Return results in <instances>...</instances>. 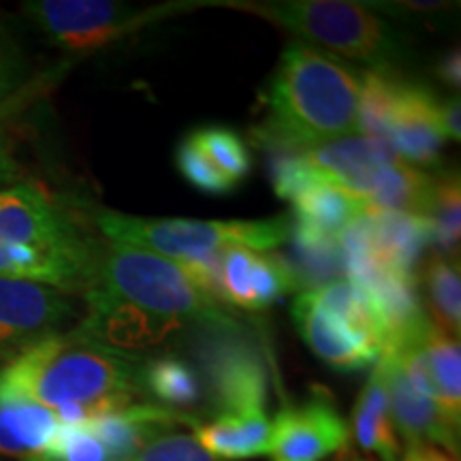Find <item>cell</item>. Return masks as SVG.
Wrapping results in <instances>:
<instances>
[{
	"label": "cell",
	"instance_id": "obj_22",
	"mask_svg": "<svg viewBox=\"0 0 461 461\" xmlns=\"http://www.w3.org/2000/svg\"><path fill=\"white\" fill-rule=\"evenodd\" d=\"M428 372L434 387V402L453 429L461 425V353L459 339L447 336L428 322L423 331Z\"/></svg>",
	"mask_w": 461,
	"mask_h": 461
},
{
	"label": "cell",
	"instance_id": "obj_32",
	"mask_svg": "<svg viewBox=\"0 0 461 461\" xmlns=\"http://www.w3.org/2000/svg\"><path fill=\"white\" fill-rule=\"evenodd\" d=\"M402 461H457V457L438 447L419 442V445H408L406 453L402 455Z\"/></svg>",
	"mask_w": 461,
	"mask_h": 461
},
{
	"label": "cell",
	"instance_id": "obj_30",
	"mask_svg": "<svg viewBox=\"0 0 461 461\" xmlns=\"http://www.w3.org/2000/svg\"><path fill=\"white\" fill-rule=\"evenodd\" d=\"M26 82L24 58L7 37V32L0 28V103L14 96L22 84Z\"/></svg>",
	"mask_w": 461,
	"mask_h": 461
},
{
	"label": "cell",
	"instance_id": "obj_9",
	"mask_svg": "<svg viewBox=\"0 0 461 461\" xmlns=\"http://www.w3.org/2000/svg\"><path fill=\"white\" fill-rule=\"evenodd\" d=\"M203 342V366L218 414L265 408L267 378L255 350L240 339L238 322L210 327Z\"/></svg>",
	"mask_w": 461,
	"mask_h": 461
},
{
	"label": "cell",
	"instance_id": "obj_27",
	"mask_svg": "<svg viewBox=\"0 0 461 461\" xmlns=\"http://www.w3.org/2000/svg\"><path fill=\"white\" fill-rule=\"evenodd\" d=\"M43 461H113L105 445L86 425H60Z\"/></svg>",
	"mask_w": 461,
	"mask_h": 461
},
{
	"label": "cell",
	"instance_id": "obj_18",
	"mask_svg": "<svg viewBox=\"0 0 461 461\" xmlns=\"http://www.w3.org/2000/svg\"><path fill=\"white\" fill-rule=\"evenodd\" d=\"M54 411L28 400H0V453L20 461H43L60 429Z\"/></svg>",
	"mask_w": 461,
	"mask_h": 461
},
{
	"label": "cell",
	"instance_id": "obj_26",
	"mask_svg": "<svg viewBox=\"0 0 461 461\" xmlns=\"http://www.w3.org/2000/svg\"><path fill=\"white\" fill-rule=\"evenodd\" d=\"M188 140L235 186L244 182L248 173H250V154H248L246 143L233 131L222 129V126H205V129L190 132Z\"/></svg>",
	"mask_w": 461,
	"mask_h": 461
},
{
	"label": "cell",
	"instance_id": "obj_4",
	"mask_svg": "<svg viewBox=\"0 0 461 461\" xmlns=\"http://www.w3.org/2000/svg\"><path fill=\"white\" fill-rule=\"evenodd\" d=\"M95 244L37 184L0 190V278L45 285L71 295L88 291Z\"/></svg>",
	"mask_w": 461,
	"mask_h": 461
},
{
	"label": "cell",
	"instance_id": "obj_28",
	"mask_svg": "<svg viewBox=\"0 0 461 461\" xmlns=\"http://www.w3.org/2000/svg\"><path fill=\"white\" fill-rule=\"evenodd\" d=\"M176 160L184 180L193 184L194 188L201 190V193L229 194L230 190H235V184L230 182L227 176H222L188 137L180 143V148H177Z\"/></svg>",
	"mask_w": 461,
	"mask_h": 461
},
{
	"label": "cell",
	"instance_id": "obj_25",
	"mask_svg": "<svg viewBox=\"0 0 461 461\" xmlns=\"http://www.w3.org/2000/svg\"><path fill=\"white\" fill-rule=\"evenodd\" d=\"M459 176L434 177L423 221L429 227V240L440 248V255L453 258L459 250Z\"/></svg>",
	"mask_w": 461,
	"mask_h": 461
},
{
	"label": "cell",
	"instance_id": "obj_10",
	"mask_svg": "<svg viewBox=\"0 0 461 461\" xmlns=\"http://www.w3.org/2000/svg\"><path fill=\"white\" fill-rule=\"evenodd\" d=\"M445 141L440 101L434 92L395 75L384 131L391 152L411 167H431L440 160Z\"/></svg>",
	"mask_w": 461,
	"mask_h": 461
},
{
	"label": "cell",
	"instance_id": "obj_29",
	"mask_svg": "<svg viewBox=\"0 0 461 461\" xmlns=\"http://www.w3.org/2000/svg\"><path fill=\"white\" fill-rule=\"evenodd\" d=\"M129 461H218L188 434H163L140 448Z\"/></svg>",
	"mask_w": 461,
	"mask_h": 461
},
{
	"label": "cell",
	"instance_id": "obj_5",
	"mask_svg": "<svg viewBox=\"0 0 461 461\" xmlns=\"http://www.w3.org/2000/svg\"><path fill=\"white\" fill-rule=\"evenodd\" d=\"M99 230L112 244L140 248L188 269L230 248L269 252L291 235L286 216L267 221H190V218H140L118 212L96 216Z\"/></svg>",
	"mask_w": 461,
	"mask_h": 461
},
{
	"label": "cell",
	"instance_id": "obj_35",
	"mask_svg": "<svg viewBox=\"0 0 461 461\" xmlns=\"http://www.w3.org/2000/svg\"><path fill=\"white\" fill-rule=\"evenodd\" d=\"M357 461H361V459H357Z\"/></svg>",
	"mask_w": 461,
	"mask_h": 461
},
{
	"label": "cell",
	"instance_id": "obj_24",
	"mask_svg": "<svg viewBox=\"0 0 461 461\" xmlns=\"http://www.w3.org/2000/svg\"><path fill=\"white\" fill-rule=\"evenodd\" d=\"M423 293L429 322L447 336L459 339L461 330V280L453 258L436 255L423 267Z\"/></svg>",
	"mask_w": 461,
	"mask_h": 461
},
{
	"label": "cell",
	"instance_id": "obj_16",
	"mask_svg": "<svg viewBox=\"0 0 461 461\" xmlns=\"http://www.w3.org/2000/svg\"><path fill=\"white\" fill-rule=\"evenodd\" d=\"M193 423V419L154 403H131L120 411L101 414L86 423L105 445L113 461H129L154 438L169 434L176 425Z\"/></svg>",
	"mask_w": 461,
	"mask_h": 461
},
{
	"label": "cell",
	"instance_id": "obj_17",
	"mask_svg": "<svg viewBox=\"0 0 461 461\" xmlns=\"http://www.w3.org/2000/svg\"><path fill=\"white\" fill-rule=\"evenodd\" d=\"M272 428L265 408H250L194 425V438L214 459H252L272 451Z\"/></svg>",
	"mask_w": 461,
	"mask_h": 461
},
{
	"label": "cell",
	"instance_id": "obj_8",
	"mask_svg": "<svg viewBox=\"0 0 461 461\" xmlns=\"http://www.w3.org/2000/svg\"><path fill=\"white\" fill-rule=\"evenodd\" d=\"M77 319V305L58 288L0 278V359H14Z\"/></svg>",
	"mask_w": 461,
	"mask_h": 461
},
{
	"label": "cell",
	"instance_id": "obj_13",
	"mask_svg": "<svg viewBox=\"0 0 461 461\" xmlns=\"http://www.w3.org/2000/svg\"><path fill=\"white\" fill-rule=\"evenodd\" d=\"M291 319L310 350L339 372H355L378 361L383 346L361 336L344 319L316 302L312 291L299 293L291 305Z\"/></svg>",
	"mask_w": 461,
	"mask_h": 461
},
{
	"label": "cell",
	"instance_id": "obj_34",
	"mask_svg": "<svg viewBox=\"0 0 461 461\" xmlns=\"http://www.w3.org/2000/svg\"><path fill=\"white\" fill-rule=\"evenodd\" d=\"M20 176V167L11 157V149L7 143H5L3 135H0V190L14 186L15 177Z\"/></svg>",
	"mask_w": 461,
	"mask_h": 461
},
{
	"label": "cell",
	"instance_id": "obj_3",
	"mask_svg": "<svg viewBox=\"0 0 461 461\" xmlns=\"http://www.w3.org/2000/svg\"><path fill=\"white\" fill-rule=\"evenodd\" d=\"M361 77L330 51L303 41L286 45L263 101V141L280 149H312L357 135Z\"/></svg>",
	"mask_w": 461,
	"mask_h": 461
},
{
	"label": "cell",
	"instance_id": "obj_6",
	"mask_svg": "<svg viewBox=\"0 0 461 461\" xmlns=\"http://www.w3.org/2000/svg\"><path fill=\"white\" fill-rule=\"evenodd\" d=\"M257 14L302 39L314 41L350 60L391 73L406 58V43L389 22L372 9L338 0H293V3L235 5Z\"/></svg>",
	"mask_w": 461,
	"mask_h": 461
},
{
	"label": "cell",
	"instance_id": "obj_23",
	"mask_svg": "<svg viewBox=\"0 0 461 461\" xmlns=\"http://www.w3.org/2000/svg\"><path fill=\"white\" fill-rule=\"evenodd\" d=\"M140 384L167 411L194 406L203 391L197 370L176 355H163L141 363Z\"/></svg>",
	"mask_w": 461,
	"mask_h": 461
},
{
	"label": "cell",
	"instance_id": "obj_15",
	"mask_svg": "<svg viewBox=\"0 0 461 461\" xmlns=\"http://www.w3.org/2000/svg\"><path fill=\"white\" fill-rule=\"evenodd\" d=\"M308 169L316 184H331L366 201L370 184L380 167L397 158L384 141L350 135L325 146L303 149Z\"/></svg>",
	"mask_w": 461,
	"mask_h": 461
},
{
	"label": "cell",
	"instance_id": "obj_20",
	"mask_svg": "<svg viewBox=\"0 0 461 461\" xmlns=\"http://www.w3.org/2000/svg\"><path fill=\"white\" fill-rule=\"evenodd\" d=\"M367 218L376 257L395 272L412 276L414 263L429 241L428 222L397 212H367Z\"/></svg>",
	"mask_w": 461,
	"mask_h": 461
},
{
	"label": "cell",
	"instance_id": "obj_2",
	"mask_svg": "<svg viewBox=\"0 0 461 461\" xmlns=\"http://www.w3.org/2000/svg\"><path fill=\"white\" fill-rule=\"evenodd\" d=\"M141 363L135 355L82 336L58 333L7 361L0 400H28L50 408L62 425H86L135 403Z\"/></svg>",
	"mask_w": 461,
	"mask_h": 461
},
{
	"label": "cell",
	"instance_id": "obj_14",
	"mask_svg": "<svg viewBox=\"0 0 461 461\" xmlns=\"http://www.w3.org/2000/svg\"><path fill=\"white\" fill-rule=\"evenodd\" d=\"M376 367L387 389L391 417L408 445H431L457 457L459 431L453 429L438 406L408 383L397 363L387 353H380Z\"/></svg>",
	"mask_w": 461,
	"mask_h": 461
},
{
	"label": "cell",
	"instance_id": "obj_33",
	"mask_svg": "<svg viewBox=\"0 0 461 461\" xmlns=\"http://www.w3.org/2000/svg\"><path fill=\"white\" fill-rule=\"evenodd\" d=\"M438 75L445 84L451 86V88L457 90L461 84V60H459V48H455L453 51L442 58L440 65H438Z\"/></svg>",
	"mask_w": 461,
	"mask_h": 461
},
{
	"label": "cell",
	"instance_id": "obj_1",
	"mask_svg": "<svg viewBox=\"0 0 461 461\" xmlns=\"http://www.w3.org/2000/svg\"><path fill=\"white\" fill-rule=\"evenodd\" d=\"M86 303L75 331L122 353L157 346L184 327L238 322L176 261L112 241L96 257Z\"/></svg>",
	"mask_w": 461,
	"mask_h": 461
},
{
	"label": "cell",
	"instance_id": "obj_19",
	"mask_svg": "<svg viewBox=\"0 0 461 461\" xmlns=\"http://www.w3.org/2000/svg\"><path fill=\"white\" fill-rule=\"evenodd\" d=\"M434 177L425 176L417 167L406 165L400 158L380 167L366 194L370 212H397L423 218L428 210Z\"/></svg>",
	"mask_w": 461,
	"mask_h": 461
},
{
	"label": "cell",
	"instance_id": "obj_7",
	"mask_svg": "<svg viewBox=\"0 0 461 461\" xmlns=\"http://www.w3.org/2000/svg\"><path fill=\"white\" fill-rule=\"evenodd\" d=\"M22 9L51 43L68 54H84L118 41L158 14L109 0H31Z\"/></svg>",
	"mask_w": 461,
	"mask_h": 461
},
{
	"label": "cell",
	"instance_id": "obj_31",
	"mask_svg": "<svg viewBox=\"0 0 461 461\" xmlns=\"http://www.w3.org/2000/svg\"><path fill=\"white\" fill-rule=\"evenodd\" d=\"M440 126L445 132V140L459 141L461 140V124H459V96L440 101Z\"/></svg>",
	"mask_w": 461,
	"mask_h": 461
},
{
	"label": "cell",
	"instance_id": "obj_21",
	"mask_svg": "<svg viewBox=\"0 0 461 461\" xmlns=\"http://www.w3.org/2000/svg\"><path fill=\"white\" fill-rule=\"evenodd\" d=\"M353 431L357 442L366 451L376 453L383 461H400L402 445L397 440L393 417H391L387 389L383 374L374 367L370 380L359 393L353 412Z\"/></svg>",
	"mask_w": 461,
	"mask_h": 461
},
{
	"label": "cell",
	"instance_id": "obj_12",
	"mask_svg": "<svg viewBox=\"0 0 461 461\" xmlns=\"http://www.w3.org/2000/svg\"><path fill=\"white\" fill-rule=\"evenodd\" d=\"M348 440V425L327 400L288 406L274 420L272 461H325Z\"/></svg>",
	"mask_w": 461,
	"mask_h": 461
},
{
	"label": "cell",
	"instance_id": "obj_11",
	"mask_svg": "<svg viewBox=\"0 0 461 461\" xmlns=\"http://www.w3.org/2000/svg\"><path fill=\"white\" fill-rule=\"evenodd\" d=\"M297 286V276L278 257L267 252L230 248L218 258L216 302H227L241 310L261 312L280 302Z\"/></svg>",
	"mask_w": 461,
	"mask_h": 461
}]
</instances>
